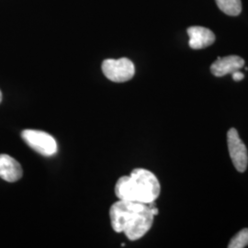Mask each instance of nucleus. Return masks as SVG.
<instances>
[{"mask_svg":"<svg viewBox=\"0 0 248 248\" xmlns=\"http://www.w3.org/2000/svg\"><path fill=\"white\" fill-rule=\"evenodd\" d=\"M155 204L120 200L109 210L111 226L116 232H123L131 241L142 238L153 226L155 215L152 206Z\"/></svg>","mask_w":248,"mask_h":248,"instance_id":"obj_1","label":"nucleus"},{"mask_svg":"<svg viewBox=\"0 0 248 248\" xmlns=\"http://www.w3.org/2000/svg\"><path fill=\"white\" fill-rule=\"evenodd\" d=\"M161 186L157 177L149 170L136 169L130 176L120 177L115 186L119 200L149 204L159 197Z\"/></svg>","mask_w":248,"mask_h":248,"instance_id":"obj_2","label":"nucleus"},{"mask_svg":"<svg viewBox=\"0 0 248 248\" xmlns=\"http://www.w3.org/2000/svg\"><path fill=\"white\" fill-rule=\"evenodd\" d=\"M21 137L31 149L42 155L52 156L57 153V142L49 133L38 130H24Z\"/></svg>","mask_w":248,"mask_h":248,"instance_id":"obj_3","label":"nucleus"},{"mask_svg":"<svg viewBox=\"0 0 248 248\" xmlns=\"http://www.w3.org/2000/svg\"><path fill=\"white\" fill-rule=\"evenodd\" d=\"M102 72L108 79L116 83H124L133 78L135 67L128 58L107 59L102 62Z\"/></svg>","mask_w":248,"mask_h":248,"instance_id":"obj_4","label":"nucleus"},{"mask_svg":"<svg viewBox=\"0 0 248 248\" xmlns=\"http://www.w3.org/2000/svg\"><path fill=\"white\" fill-rule=\"evenodd\" d=\"M227 144L231 160L234 168L240 173L245 172L248 166V148L234 128H231L227 133Z\"/></svg>","mask_w":248,"mask_h":248,"instance_id":"obj_5","label":"nucleus"},{"mask_svg":"<svg viewBox=\"0 0 248 248\" xmlns=\"http://www.w3.org/2000/svg\"><path fill=\"white\" fill-rule=\"evenodd\" d=\"M245 65V61L237 55H229L218 58L211 66V71L215 77L222 78L233 72L241 70Z\"/></svg>","mask_w":248,"mask_h":248,"instance_id":"obj_6","label":"nucleus"},{"mask_svg":"<svg viewBox=\"0 0 248 248\" xmlns=\"http://www.w3.org/2000/svg\"><path fill=\"white\" fill-rule=\"evenodd\" d=\"M187 34L189 36V47L194 50L204 49L213 45L215 42L214 33L211 30L204 27H189L187 29Z\"/></svg>","mask_w":248,"mask_h":248,"instance_id":"obj_7","label":"nucleus"},{"mask_svg":"<svg viewBox=\"0 0 248 248\" xmlns=\"http://www.w3.org/2000/svg\"><path fill=\"white\" fill-rule=\"evenodd\" d=\"M23 175V170L17 160L8 155H0V177L8 182H16Z\"/></svg>","mask_w":248,"mask_h":248,"instance_id":"obj_8","label":"nucleus"},{"mask_svg":"<svg viewBox=\"0 0 248 248\" xmlns=\"http://www.w3.org/2000/svg\"><path fill=\"white\" fill-rule=\"evenodd\" d=\"M218 8L229 16H238L242 11L241 0H215Z\"/></svg>","mask_w":248,"mask_h":248,"instance_id":"obj_9","label":"nucleus"},{"mask_svg":"<svg viewBox=\"0 0 248 248\" xmlns=\"http://www.w3.org/2000/svg\"><path fill=\"white\" fill-rule=\"evenodd\" d=\"M248 247V229L245 228L239 231L228 245L229 248H244Z\"/></svg>","mask_w":248,"mask_h":248,"instance_id":"obj_10","label":"nucleus"},{"mask_svg":"<svg viewBox=\"0 0 248 248\" xmlns=\"http://www.w3.org/2000/svg\"><path fill=\"white\" fill-rule=\"evenodd\" d=\"M232 79L234 80V81L239 82V81H242V80L245 78V75L240 70H237V71L233 72L232 74Z\"/></svg>","mask_w":248,"mask_h":248,"instance_id":"obj_11","label":"nucleus"},{"mask_svg":"<svg viewBox=\"0 0 248 248\" xmlns=\"http://www.w3.org/2000/svg\"><path fill=\"white\" fill-rule=\"evenodd\" d=\"M1 101H2V92L0 90V103H1Z\"/></svg>","mask_w":248,"mask_h":248,"instance_id":"obj_12","label":"nucleus"}]
</instances>
